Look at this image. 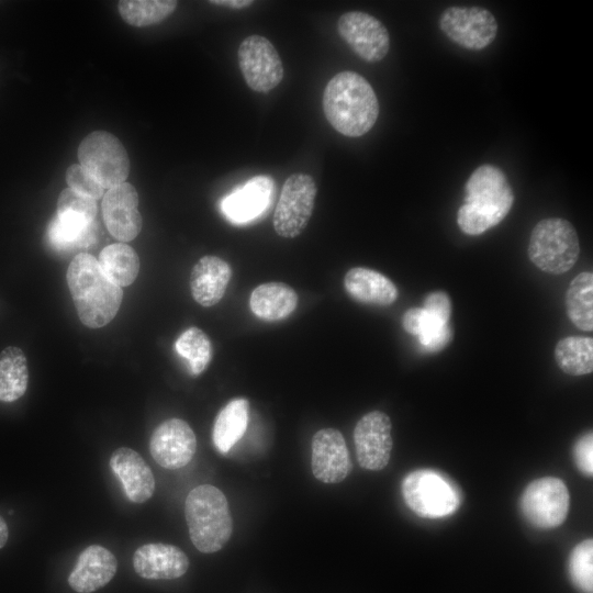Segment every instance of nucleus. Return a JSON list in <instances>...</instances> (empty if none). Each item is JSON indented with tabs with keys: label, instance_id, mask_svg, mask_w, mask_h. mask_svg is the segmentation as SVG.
Returning a JSON list of instances; mask_svg holds the SVG:
<instances>
[{
	"label": "nucleus",
	"instance_id": "obj_1",
	"mask_svg": "<svg viewBox=\"0 0 593 593\" xmlns=\"http://www.w3.org/2000/svg\"><path fill=\"white\" fill-rule=\"evenodd\" d=\"M323 112L332 127L344 136L368 133L379 116V102L371 85L361 75L345 70L326 83Z\"/></svg>",
	"mask_w": 593,
	"mask_h": 593
},
{
	"label": "nucleus",
	"instance_id": "obj_2",
	"mask_svg": "<svg viewBox=\"0 0 593 593\" xmlns=\"http://www.w3.org/2000/svg\"><path fill=\"white\" fill-rule=\"evenodd\" d=\"M513 202L514 193L504 172L494 165H481L466 182L457 224L467 235H481L504 220Z\"/></svg>",
	"mask_w": 593,
	"mask_h": 593
},
{
	"label": "nucleus",
	"instance_id": "obj_3",
	"mask_svg": "<svg viewBox=\"0 0 593 593\" xmlns=\"http://www.w3.org/2000/svg\"><path fill=\"white\" fill-rule=\"evenodd\" d=\"M66 278L83 325L100 328L114 318L123 291L104 275L93 256L88 253L76 255L68 266Z\"/></svg>",
	"mask_w": 593,
	"mask_h": 593
},
{
	"label": "nucleus",
	"instance_id": "obj_4",
	"mask_svg": "<svg viewBox=\"0 0 593 593\" xmlns=\"http://www.w3.org/2000/svg\"><path fill=\"white\" fill-rule=\"evenodd\" d=\"M184 516L190 539L201 552L221 550L232 536L233 519L227 500L213 485L201 484L189 492Z\"/></svg>",
	"mask_w": 593,
	"mask_h": 593
},
{
	"label": "nucleus",
	"instance_id": "obj_5",
	"mask_svg": "<svg viewBox=\"0 0 593 593\" xmlns=\"http://www.w3.org/2000/svg\"><path fill=\"white\" fill-rule=\"evenodd\" d=\"M528 257L540 270L561 275L570 270L580 254V243L573 225L561 217L539 221L533 228Z\"/></svg>",
	"mask_w": 593,
	"mask_h": 593
},
{
	"label": "nucleus",
	"instance_id": "obj_6",
	"mask_svg": "<svg viewBox=\"0 0 593 593\" xmlns=\"http://www.w3.org/2000/svg\"><path fill=\"white\" fill-rule=\"evenodd\" d=\"M401 489L405 504L422 517L448 516L456 512L461 500L457 485L445 474L432 469L407 473Z\"/></svg>",
	"mask_w": 593,
	"mask_h": 593
},
{
	"label": "nucleus",
	"instance_id": "obj_7",
	"mask_svg": "<svg viewBox=\"0 0 593 593\" xmlns=\"http://www.w3.org/2000/svg\"><path fill=\"white\" fill-rule=\"evenodd\" d=\"M78 159L104 189L119 186L128 177L126 149L116 136L107 131L88 134L78 147Z\"/></svg>",
	"mask_w": 593,
	"mask_h": 593
},
{
	"label": "nucleus",
	"instance_id": "obj_8",
	"mask_svg": "<svg viewBox=\"0 0 593 593\" xmlns=\"http://www.w3.org/2000/svg\"><path fill=\"white\" fill-rule=\"evenodd\" d=\"M524 518L534 527L551 529L560 526L570 508V494L562 480L544 477L532 481L519 499Z\"/></svg>",
	"mask_w": 593,
	"mask_h": 593
},
{
	"label": "nucleus",
	"instance_id": "obj_9",
	"mask_svg": "<svg viewBox=\"0 0 593 593\" xmlns=\"http://www.w3.org/2000/svg\"><path fill=\"white\" fill-rule=\"evenodd\" d=\"M316 192V183L307 174L295 172L286 179L272 220L279 236L294 238L305 230L314 210Z\"/></svg>",
	"mask_w": 593,
	"mask_h": 593
},
{
	"label": "nucleus",
	"instance_id": "obj_10",
	"mask_svg": "<svg viewBox=\"0 0 593 593\" xmlns=\"http://www.w3.org/2000/svg\"><path fill=\"white\" fill-rule=\"evenodd\" d=\"M441 32L457 45L481 51L489 46L497 34V22L486 9L478 5H452L439 16Z\"/></svg>",
	"mask_w": 593,
	"mask_h": 593
},
{
	"label": "nucleus",
	"instance_id": "obj_11",
	"mask_svg": "<svg viewBox=\"0 0 593 593\" xmlns=\"http://www.w3.org/2000/svg\"><path fill=\"white\" fill-rule=\"evenodd\" d=\"M237 60L246 85L255 92L271 91L284 77L282 60L265 36L254 34L245 37L238 46Z\"/></svg>",
	"mask_w": 593,
	"mask_h": 593
},
{
	"label": "nucleus",
	"instance_id": "obj_12",
	"mask_svg": "<svg viewBox=\"0 0 593 593\" xmlns=\"http://www.w3.org/2000/svg\"><path fill=\"white\" fill-rule=\"evenodd\" d=\"M337 32L350 49L367 63L381 61L390 48V35L384 24L361 11L343 13L337 20Z\"/></svg>",
	"mask_w": 593,
	"mask_h": 593
},
{
	"label": "nucleus",
	"instance_id": "obj_13",
	"mask_svg": "<svg viewBox=\"0 0 593 593\" xmlns=\"http://www.w3.org/2000/svg\"><path fill=\"white\" fill-rule=\"evenodd\" d=\"M390 417L381 411L365 414L354 429L357 460L363 469H383L391 456L393 446Z\"/></svg>",
	"mask_w": 593,
	"mask_h": 593
},
{
	"label": "nucleus",
	"instance_id": "obj_14",
	"mask_svg": "<svg viewBox=\"0 0 593 593\" xmlns=\"http://www.w3.org/2000/svg\"><path fill=\"white\" fill-rule=\"evenodd\" d=\"M197 450V438L190 425L180 418H169L153 432L149 451L154 460L166 469L187 466Z\"/></svg>",
	"mask_w": 593,
	"mask_h": 593
},
{
	"label": "nucleus",
	"instance_id": "obj_15",
	"mask_svg": "<svg viewBox=\"0 0 593 593\" xmlns=\"http://www.w3.org/2000/svg\"><path fill=\"white\" fill-rule=\"evenodd\" d=\"M137 205V191L126 181L105 192L102 216L108 231L118 240L130 242L139 234L143 220Z\"/></svg>",
	"mask_w": 593,
	"mask_h": 593
},
{
	"label": "nucleus",
	"instance_id": "obj_16",
	"mask_svg": "<svg viewBox=\"0 0 593 593\" xmlns=\"http://www.w3.org/2000/svg\"><path fill=\"white\" fill-rule=\"evenodd\" d=\"M312 472L324 483H338L351 470V461L342 433L335 428H322L312 439Z\"/></svg>",
	"mask_w": 593,
	"mask_h": 593
},
{
	"label": "nucleus",
	"instance_id": "obj_17",
	"mask_svg": "<svg viewBox=\"0 0 593 593\" xmlns=\"http://www.w3.org/2000/svg\"><path fill=\"white\" fill-rule=\"evenodd\" d=\"M135 572L147 580H172L189 568L187 555L178 547L153 542L138 547L133 555Z\"/></svg>",
	"mask_w": 593,
	"mask_h": 593
},
{
	"label": "nucleus",
	"instance_id": "obj_18",
	"mask_svg": "<svg viewBox=\"0 0 593 593\" xmlns=\"http://www.w3.org/2000/svg\"><path fill=\"white\" fill-rule=\"evenodd\" d=\"M109 465L131 502L141 504L153 496L155 478L138 452L128 447L118 448L112 452Z\"/></svg>",
	"mask_w": 593,
	"mask_h": 593
},
{
	"label": "nucleus",
	"instance_id": "obj_19",
	"mask_svg": "<svg viewBox=\"0 0 593 593\" xmlns=\"http://www.w3.org/2000/svg\"><path fill=\"white\" fill-rule=\"evenodd\" d=\"M118 570L115 556L100 545L85 548L68 577L69 586L78 593H91L108 584Z\"/></svg>",
	"mask_w": 593,
	"mask_h": 593
},
{
	"label": "nucleus",
	"instance_id": "obj_20",
	"mask_svg": "<svg viewBox=\"0 0 593 593\" xmlns=\"http://www.w3.org/2000/svg\"><path fill=\"white\" fill-rule=\"evenodd\" d=\"M232 278L231 266L217 256L200 258L190 273V290L194 301L205 307L221 301Z\"/></svg>",
	"mask_w": 593,
	"mask_h": 593
},
{
	"label": "nucleus",
	"instance_id": "obj_21",
	"mask_svg": "<svg viewBox=\"0 0 593 593\" xmlns=\"http://www.w3.org/2000/svg\"><path fill=\"white\" fill-rule=\"evenodd\" d=\"M272 178L256 176L224 199L222 210L232 222L243 223L259 215L269 204Z\"/></svg>",
	"mask_w": 593,
	"mask_h": 593
},
{
	"label": "nucleus",
	"instance_id": "obj_22",
	"mask_svg": "<svg viewBox=\"0 0 593 593\" xmlns=\"http://www.w3.org/2000/svg\"><path fill=\"white\" fill-rule=\"evenodd\" d=\"M344 287L356 301L373 305H390L399 294L388 277L363 267L349 269L344 277Z\"/></svg>",
	"mask_w": 593,
	"mask_h": 593
},
{
	"label": "nucleus",
	"instance_id": "obj_23",
	"mask_svg": "<svg viewBox=\"0 0 593 593\" xmlns=\"http://www.w3.org/2000/svg\"><path fill=\"white\" fill-rule=\"evenodd\" d=\"M298 294L282 282H267L256 287L249 298L251 312L268 322L289 316L298 305Z\"/></svg>",
	"mask_w": 593,
	"mask_h": 593
},
{
	"label": "nucleus",
	"instance_id": "obj_24",
	"mask_svg": "<svg viewBox=\"0 0 593 593\" xmlns=\"http://www.w3.org/2000/svg\"><path fill=\"white\" fill-rule=\"evenodd\" d=\"M249 402L244 398L231 400L217 414L212 439L216 450L227 454L244 435L248 423Z\"/></svg>",
	"mask_w": 593,
	"mask_h": 593
},
{
	"label": "nucleus",
	"instance_id": "obj_25",
	"mask_svg": "<svg viewBox=\"0 0 593 593\" xmlns=\"http://www.w3.org/2000/svg\"><path fill=\"white\" fill-rule=\"evenodd\" d=\"M29 383L23 350L9 346L0 353V402L11 403L24 395Z\"/></svg>",
	"mask_w": 593,
	"mask_h": 593
},
{
	"label": "nucleus",
	"instance_id": "obj_26",
	"mask_svg": "<svg viewBox=\"0 0 593 593\" xmlns=\"http://www.w3.org/2000/svg\"><path fill=\"white\" fill-rule=\"evenodd\" d=\"M98 262L104 275L120 288L133 283L139 271L136 251L123 243L105 246L99 254Z\"/></svg>",
	"mask_w": 593,
	"mask_h": 593
},
{
	"label": "nucleus",
	"instance_id": "obj_27",
	"mask_svg": "<svg viewBox=\"0 0 593 593\" xmlns=\"http://www.w3.org/2000/svg\"><path fill=\"white\" fill-rule=\"evenodd\" d=\"M567 313L570 321L580 329H593V275L584 271L570 283L566 294Z\"/></svg>",
	"mask_w": 593,
	"mask_h": 593
},
{
	"label": "nucleus",
	"instance_id": "obj_28",
	"mask_svg": "<svg viewBox=\"0 0 593 593\" xmlns=\"http://www.w3.org/2000/svg\"><path fill=\"white\" fill-rule=\"evenodd\" d=\"M559 368L571 376L589 374L593 370V340L591 337L570 336L560 339L555 348Z\"/></svg>",
	"mask_w": 593,
	"mask_h": 593
},
{
	"label": "nucleus",
	"instance_id": "obj_29",
	"mask_svg": "<svg viewBox=\"0 0 593 593\" xmlns=\"http://www.w3.org/2000/svg\"><path fill=\"white\" fill-rule=\"evenodd\" d=\"M177 4L175 0H122L118 9L127 24L143 27L166 20L174 13Z\"/></svg>",
	"mask_w": 593,
	"mask_h": 593
},
{
	"label": "nucleus",
	"instance_id": "obj_30",
	"mask_svg": "<svg viewBox=\"0 0 593 593\" xmlns=\"http://www.w3.org/2000/svg\"><path fill=\"white\" fill-rule=\"evenodd\" d=\"M176 351L187 360L192 374L202 373L212 358V345L208 335L198 327L186 329L175 343Z\"/></svg>",
	"mask_w": 593,
	"mask_h": 593
},
{
	"label": "nucleus",
	"instance_id": "obj_31",
	"mask_svg": "<svg viewBox=\"0 0 593 593\" xmlns=\"http://www.w3.org/2000/svg\"><path fill=\"white\" fill-rule=\"evenodd\" d=\"M97 215L96 200L82 195L70 188L64 189L57 200L56 219L81 228L93 226Z\"/></svg>",
	"mask_w": 593,
	"mask_h": 593
},
{
	"label": "nucleus",
	"instance_id": "obj_32",
	"mask_svg": "<svg viewBox=\"0 0 593 593\" xmlns=\"http://www.w3.org/2000/svg\"><path fill=\"white\" fill-rule=\"evenodd\" d=\"M568 573L572 585L581 593H593V540L579 542L570 552Z\"/></svg>",
	"mask_w": 593,
	"mask_h": 593
},
{
	"label": "nucleus",
	"instance_id": "obj_33",
	"mask_svg": "<svg viewBox=\"0 0 593 593\" xmlns=\"http://www.w3.org/2000/svg\"><path fill=\"white\" fill-rule=\"evenodd\" d=\"M92 227L81 228L66 224L56 217L51 222L47 228L49 243L57 249H72L85 247L92 240Z\"/></svg>",
	"mask_w": 593,
	"mask_h": 593
},
{
	"label": "nucleus",
	"instance_id": "obj_34",
	"mask_svg": "<svg viewBox=\"0 0 593 593\" xmlns=\"http://www.w3.org/2000/svg\"><path fill=\"white\" fill-rule=\"evenodd\" d=\"M66 182L71 190L93 200L100 199L104 193V188L80 164L68 167Z\"/></svg>",
	"mask_w": 593,
	"mask_h": 593
},
{
	"label": "nucleus",
	"instance_id": "obj_35",
	"mask_svg": "<svg viewBox=\"0 0 593 593\" xmlns=\"http://www.w3.org/2000/svg\"><path fill=\"white\" fill-rule=\"evenodd\" d=\"M573 460L578 469L585 475L593 473V436L592 432L582 435L573 446Z\"/></svg>",
	"mask_w": 593,
	"mask_h": 593
},
{
	"label": "nucleus",
	"instance_id": "obj_36",
	"mask_svg": "<svg viewBox=\"0 0 593 593\" xmlns=\"http://www.w3.org/2000/svg\"><path fill=\"white\" fill-rule=\"evenodd\" d=\"M423 309L449 322L451 306L447 293L443 291L429 293L424 300Z\"/></svg>",
	"mask_w": 593,
	"mask_h": 593
},
{
	"label": "nucleus",
	"instance_id": "obj_37",
	"mask_svg": "<svg viewBox=\"0 0 593 593\" xmlns=\"http://www.w3.org/2000/svg\"><path fill=\"white\" fill-rule=\"evenodd\" d=\"M423 307L409 309L402 318L403 328L413 335H417L423 320Z\"/></svg>",
	"mask_w": 593,
	"mask_h": 593
},
{
	"label": "nucleus",
	"instance_id": "obj_38",
	"mask_svg": "<svg viewBox=\"0 0 593 593\" xmlns=\"http://www.w3.org/2000/svg\"><path fill=\"white\" fill-rule=\"evenodd\" d=\"M211 4L230 8L233 10H242L250 7L254 1L251 0H211Z\"/></svg>",
	"mask_w": 593,
	"mask_h": 593
},
{
	"label": "nucleus",
	"instance_id": "obj_39",
	"mask_svg": "<svg viewBox=\"0 0 593 593\" xmlns=\"http://www.w3.org/2000/svg\"><path fill=\"white\" fill-rule=\"evenodd\" d=\"M9 537V529L5 521L0 516V548H2Z\"/></svg>",
	"mask_w": 593,
	"mask_h": 593
}]
</instances>
